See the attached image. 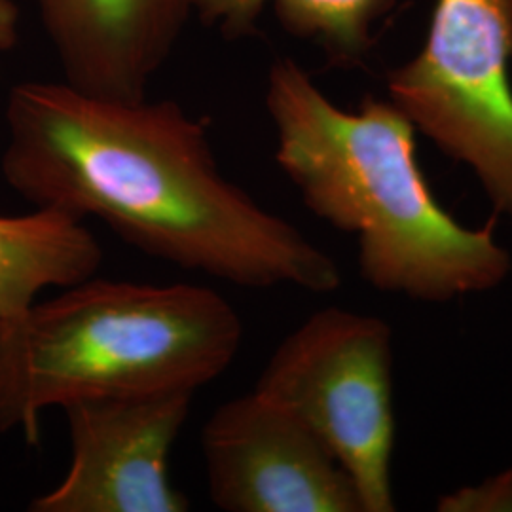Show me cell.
Wrapping results in <instances>:
<instances>
[{
    "label": "cell",
    "instance_id": "obj_4",
    "mask_svg": "<svg viewBox=\"0 0 512 512\" xmlns=\"http://www.w3.org/2000/svg\"><path fill=\"white\" fill-rule=\"evenodd\" d=\"M387 99L512 224V0H437L420 52L387 74Z\"/></svg>",
    "mask_w": 512,
    "mask_h": 512
},
{
    "label": "cell",
    "instance_id": "obj_6",
    "mask_svg": "<svg viewBox=\"0 0 512 512\" xmlns=\"http://www.w3.org/2000/svg\"><path fill=\"white\" fill-rule=\"evenodd\" d=\"M192 399L194 391L175 389L65 404L71 467L29 511H188V499L169 480L167 461Z\"/></svg>",
    "mask_w": 512,
    "mask_h": 512
},
{
    "label": "cell",
    "instance_id": "obj_5",
    "mask_svg": "<svg viewBox=\"0 0 512 512\" xmlns=\"http://www.w3.org/2000/svg\"><path fill=\"white\" fill-rule=\"evenodd\" d=\"M255 391L289 406L323 440L363 512L395 511L393 332L384 319L315 311L277 346Z\"/></svg>",
    "mask_w": 512,
    "mask_h": 512
},
{
    "label": "cell",
    "instance_id": "obj_12",
    "mask_svg": "<svg viewBox=\"0 0 512 512\" xmlns=\"http://www.w3.org/2000/svg\"><path fill=\"white\" fill-rule=\"evenodd\" d=\"M19 38V10L16 0H0V54L16 48Z\"/></svg>",
    "mask_w": 512,
    "mask_h": 512
},
{
    "label": "cell",
    "instance_id": "obj_8",
    "mask_svg": "<svg viewBox=\"0 0 512 512\" xmlns=\"http://www.w3.org/2000/svg\"><path fill=\"white\" fill-rule=\"evenodd\" d=\"M200 0H37L69 86L114 101L147 99Z\"/></svg>",
    "mask_w": 512,
    "mask_h": 512
},
{
    "label": "cell",
    "instance_id": "obj_7",
    "mask_svg": "<svg viewBox=\"0 0 512 512\" xmlns=\"http://www.w3.org/2000/svg\"><path fill=\"white\" fill-rule=\"evenodd\" d=\"M209 495L226 512H363L344 467L289 406L253 391L205 421Z\"/></svg>",
    "mask_w": 512,
    "mask_h": 512
},
{
    "label": "cell",
    "instance_id": "obj_3",
    "mask_svg": "<svg viewBox=\"0 0 512 512\" xmlns=\"http://www.w3.org/2000/svg\"><path fill=\"white\" fill-rule=\"evenodd\" d=\"M236 308L202 285L88 277L0 321V431L40 442L46 408L110 395L198 391L238 357Z\"/></svg>",
    "mask_w": 512,
    "mask_h": 512
},
{
    "label": "cell",
    "instance_id": "obj_11",
    "mask_svg": "<svg viewBox=\"0 0 512 512\" xmlns=\"http://www.w3.org/2000/svg\"><path fill=\"white\" fill-rule=\"evenodd\" d=\"M440 512H512V467L437 499Z\"/></svg>",
    "mask_w": 512,
    "mask_h": 512
},
{
    "label": "cell",
    "instance_id": "obj_10",
    "mask_svg": "<svg viewBox=\"0 0 512 512\" xmlns=\"http://www.w3.org/2000/svg\"><path fill=\"white\" fill-rule=\"evenodd\" d=\"M296 37L317 42L332 63L359 65L374 46L376 25L395 0H200L198 18L230 38L255 33L264 8Z\"/></svg>",
    "mask_w": 512,
    "mask_h": 512
},
{
    "label": "cell",
    "instance_id": "obj_9",
    "mask_svg": "<svg viewBox=\"0 0 512 512\" xmlns=\"http://www.w3.org/2000/svg\"><path fill=\"white\" fill-rule=\"evenodd\" d=\"M103 258L99 241L71 215L54 209L0 215V321L23 315L44 289L97 275Z\"/></svg>",
    "mask_w": 512,
    "mask_h": 512
},
{
    "label": "cell",
    "instance_id": "obj_1",
    "mask_svg": "<svg viewBox=\"0 0 512 512\" xmlns=\"http://www.w3.org/2000/svg\"><path fill=\"white\" fill-rule=\"evenodd\" d=\"M2 175L37 209L103 220L141 253L247 289L334 293L332 256L220 171L177 101H114L23 82L6 105Z\"/></svg>",
    "mask_w": 512,
    "mask_h": 512
},
{
    "label": "cell",
    "instance_id": "obj_2",
    "mask_svg": "<svg viewBox=\"0 0 512 512\" xmlns=\"http://www.w3.org/2000/svg\"><path fill=\"white\" fill-rule=\"evenodd\" d=\"M266 110L275 162L315 217L355 238L370 287L450 302L509 277L494 222L469 228L440 205L416 158V129L389 99L342 109L283 57L268 73Z\"/></svg>",
    "mask_w": 512,
    "mask_h": 512
}]
</instances>
